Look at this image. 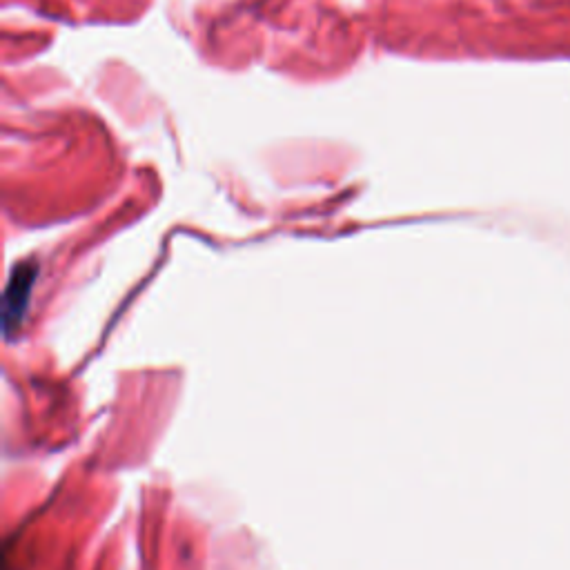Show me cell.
Instances as JSON below:
<instances>
[{
	"instance_id": "cell-1",
	"label": "cell",
	"mask_w": 570,
	"mask_h": 570,
	"mask_svg": "<svg viewBox=\"0 0 570 570\" xmlns=\"http://www.w3.org/2000/svg\"><path fill=\"white\" fill-rule=\"evenodd\" d=\"M32 283H34V268L32 265H21V268H16V272L12 274V281H9V288H7V299L5 303L16 301L12 308L5 312V330L9 332L14 326L21 323V317L25 312V301H27V294L32 290Z\"/></svg>"
}]
</instances>
